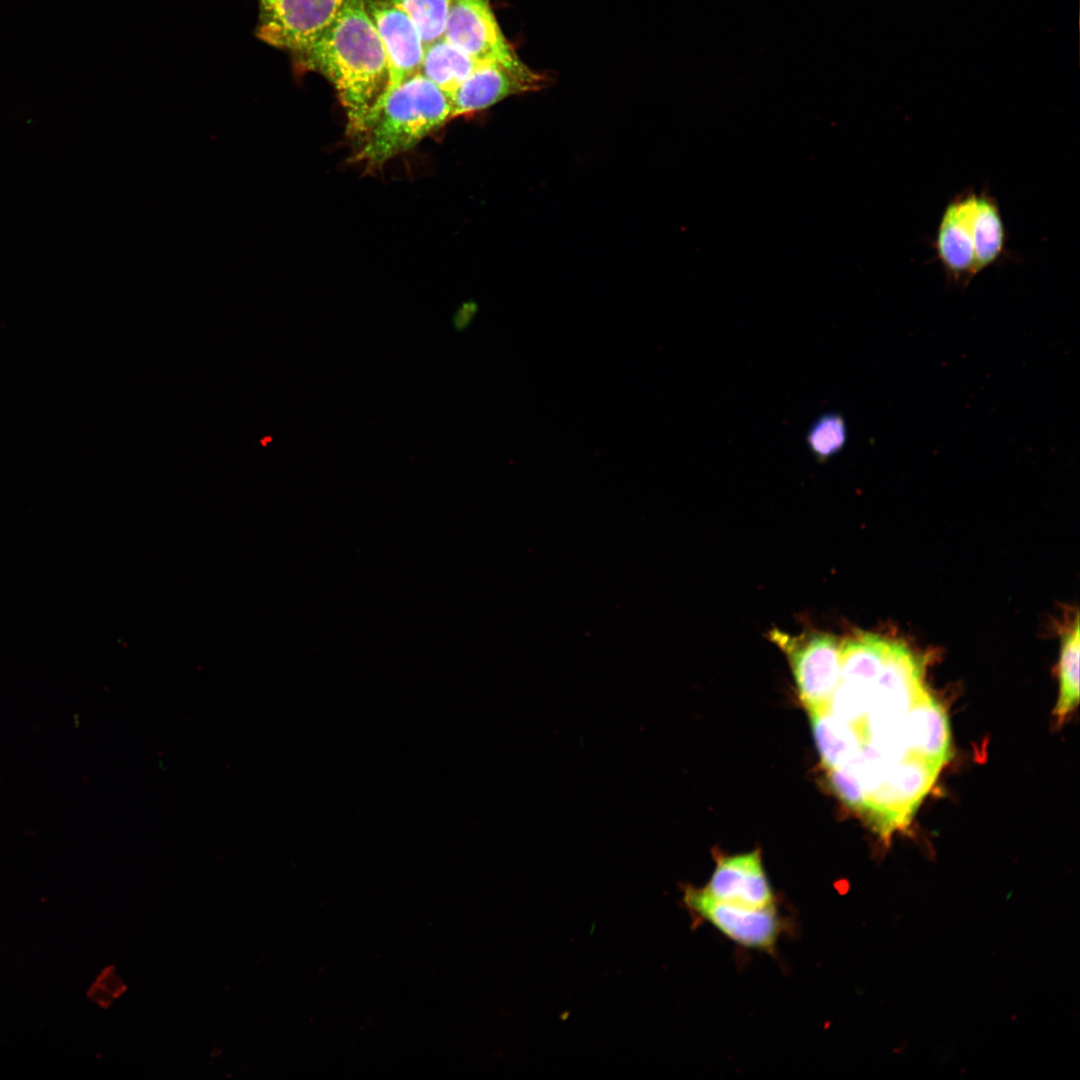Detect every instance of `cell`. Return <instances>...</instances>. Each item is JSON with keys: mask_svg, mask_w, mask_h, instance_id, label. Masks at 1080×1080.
Returning a JSON list of instances; mask_svg holds the SVG:
<instances>
[{"mask_svg": "<svg viewBox=\"0 0 1080 1080\" xmlns=\"http://www.w3.org/2000/svg\"><path fill=\"white\" fill-rule=\"evenodd\" d=\"M292 63L296 73L317 72L333 85L347 130L356 137L388 80L386 54L363 0H345L334 21Z\"/></svg>", "mask_w": 1080, "mask_h": 1080, "instance_id": "6da1fadb", "label": "cell"}, {"mask_svg": "<svg viewBox=\"0 0 1080 1080\" xmlns=\"http://www.w3.org/2000/svg\"><path fill=\"white\" fill-rule=\"evenodd\" d=\"M452 120L449 97L416 73L381 98L368 114L353 160L377 169L417 146Z\"/></svg>", "mask_w": 1080, "mask_h": 1080, "instance_id": "7a4b0ae2", "label": "cell"}, {"mask_svg": "<svg viewBox=\"0 0 1080 1080\" xmlns=\"http://www.w3.org/2000/svg\"><path fill=\"white\" fill-rule=\"evenodd\" d=\"M1007 230L996 198L966 190L945 205L936 229V257L947 277L966 287L1005 253Z\"/></svg>", "mask_w": 1080, "mask_h": 1080, "instance_id": "3957f363", "label": "cell"}, {"mask_svg": "<svg viewBox=\"0 0 1080 1080\" xmlns=\"http://www.w3.org/2000/svg\"><path fill=\"white\" fill-rule=\"evenodd\" d=\"M941 766L905 754L888 762L865 789L862 815L882 840L909 825L920 802L938 777Z\"/></svg>", "mask_w": 1080, "mask_h": 1080, "instance_id": "277c9868", "label": "cell"}, {"mask_svg": "<svg viewBox=\"0 0 1080 1080\" xmlns=\"http://www.w3.org/2000/svg\"><path fill=\"white\" fill-rule=\"evenodd\" d=\"M681 906L689 913L694 926L708 923L735 944L774 953L779 938L791 928L777 904L752 908L714 899L702 887L680 885Z\"/></svg>", "mask_w": 1080, "mask_h": 1080, "instance_id": "5b68a950", "label": "cell"}, {"mask_svg": "<svg viewBox=\"0 0 1080 1080\" xmlns=\"http://www.w3.org/2000/svg\"><path fill=\"white\" fill-rule=\"evenodd\" d=\"M769 638L787 655L807 711L829 708L840 675L841 638L827 632L793 636L778 629Z\"/></svg>", "mask_w": 1080, "mask_h": 1080, "instance_id": "8992f818", "label": "cell"}, {"mask_svg": "<svg viewBox=\"0 0 1080 1080\" xmlns=\"http://www.w3.org/2000/svg\"><path fill=\"white\" fill-rule=\"evenodd\" d=\"M255 36L286 51L292 60L306 51L334 21L345 0H256Z\"/></svg>", "mask_w": 1080, "mask_h": 1080, "instance_id": "52a82bcc", "label": "cell"}, {"mask_svg": "<svg viewBox=\"0 0 1080 1080\" xmlns=\"http://www.w3.org/2000/svg\"><path fill=\"white\" fill-rule=\"evenodd\" d=\"M550 83L551 77L525 64L517 54L481 62L449 96L452 119L484 110L510 96L542 90Z\"/></svg>", "mask_w": 1080, "mask_h": 1080, "instance_id": "ba28073f", "label": "cell"}, {"mask_svg": "<svg viewBox=\"0 0 1080 1080\" xmlns=\"http://www.w3.org/2000/svg\"><path fill=\"white\" fill-rule=\"evenodd\" d=\"M363 4L387 58L388 80L383 98L420 71L424 44L413 21L390 1L363 0Z\"/></svg>", "mask_w": 1080, "mask_h": 1080, "instance_id": "9c48e42d", "label": "cell"}, {"mask_svg": "<svg viewBox=\"0 0 1080 1080\" xmlns=\"http://www.w3.org/2000/svg\"><path fill=\"white\" fill-rule=\"evenodd\" d=\"M443 37L478 62L516 55L489 0H451Z\"/></svg>", "mask_w": 1080, "mask_h": 1080, "instance_id": "30bf717a", "label": "cell"}, {"mask_svg": "<svg viewBox=\"0 0 1080 1080\" xmlns=\"http://www.w3.org/2000/svg\"><path fill=\"white\" fill-rule=\"evenodd\" d=\"M704 891L716 900L752 908L777 904L759 849L735 855H715V868Z\"/></svg>", "mask_w": 1080, "mask_h": 1080, "instance_id": "8fae6325", "label": "cell"}, {"mask_svg": "<svg viewBox=\"0 0 1080 1080\" xmlns=\"http://www.w3.org/2000/svg\"><path fill=\"white\" fill-rule=\"evenodd\" d=\"M906 754L943 767L952 757L951 731L943 706L922 689L904 722Z\"/></svg>", "mask_w": 1080, "mask_h": 1080, "instance_id": "7c38bea8", "label": "cell"}, {"mask_svg": "<svg viewBox=\"0 0 1080 1080\" xmlns=\"http://www.w3.org/2000/svg\"><path fill=\"white\" fill-rule=\"evenodd\" d=\"M479 63L442 37L424 47L419 73L449 97Z\"/></svg>", "mask_w": 1080, "mask_h": 1080, "instance_id": "4fadbf2b", "label": "cell"}, {"mask_svg": "<svg viewBox=\"0 0 1080 1080\" xmlns=\"http://www.w3.org/2000/svg\"><path fill=\"white\" fill-rule=\"evenodd\" d=\"M808 712L823 766L828 770L847 763L859 749L852 727L834 716L829 708Z\"/></svg>", "mask_w": 1080, "mask_h": 1080, "instance_id": "5bb4252c", "label": "cell"}, {"mask_svg": "<svg viewBox=\"0 0 1080 1080\" xmlns=\"http://www.w3.org/2000/svg\"><path fill=\"white\" fill-rule=\"evenodd\" d=\"M1079 619L1063 633L1061 639L1059 672V697L1054 714L1058 723L1074 710L1079 702Z\"/></svg>", "mask_w": 1080, "mask_h": 1080, "instance_id": "9a60e30c", "label": "cell"}, {"mask_svg": "<svg viewBox=\"0 0 1080 1080\" xmlns=\"http://www.w3.org/2000/svg\"><path fill=\"white\" fill-rule=\"evenodd\" d=\"M415 24L424 47L444 35L451 0H388Z\"/></svg>", "mask_w": 1080, "mask_h": 1080, "instance_id": "2e32d148", "label": "cell"}, {"mask_svg": "<svg viewBox=\"0 0 1080 1080\" xmlns=\"http://www.w3.org/2000/svg\"><path fill=\"white\" fill-rule=\"evenodd\" d=\"M848 429L840 413L829 412L818 417L810 426L806 442L810 452L825 461L838 454L846 445Z\"/></svg>", "mask_w": 1080, "mask_h": 1080, "instance_id": "e0dca14e", "label": "cell"}, {"mask_svg": "<svg viewBox=\"0 0 1080 1080\" xmlns=\"http://www.w3.org/2000/svg\"><path fill=\"white\" fill-rule=\"evenodd\" d=\"M828 784L834 794L849 808L862 813L864 790L855 773L846 764L827 770Z\"/></svg>", "mask_w": 1080, "mask_h": 1080, "instance_id": "ac0fdd59", "label": "cell"}, {"mask_svg": "<svg viewBox=\"0 0 1080 1080\" xmlns=\"http://www.w3.org/2000/svg\"><path fill=\"white\" fill-rule=\"evenodd\" d=\"M477 313V306L473 302L464 303L457 309L452 318V324L456 331H464L473 322Z\"/></svg>", "mask_w": 1080, "mask_h": 1080, "instance_id": "d6986e66", "label": "cell"}]
</instances>
